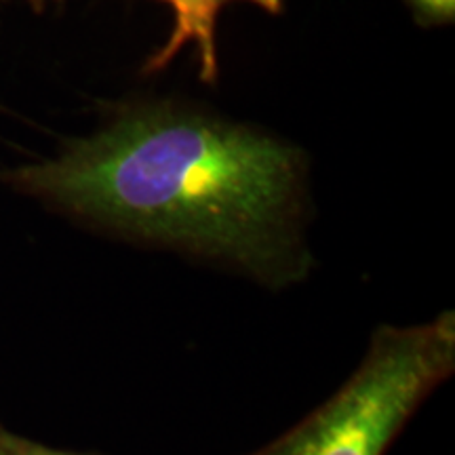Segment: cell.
I'll return each instance as SVG.
<instances>
[{"instance_id":"cell-4","label":"cell","mask_w":455,"mask_h":455,"mask_svg":"<svg viewBox=\"0 0 455 455\" xmlns=\"http://www.w3.org/2000/svg\"><path fill=\"white\" fill-rule=\"evenodd\" d=\"M405 3L422 26H445L453 21L455 0H405Z\"/></svg>"},{"instance_id":"cell-3","label":"cell","mask_w":455,"mask_h":455,"mask_svg":"<svg viewBox=\"0 0 455 455\" xmlns=\"http://www.w3.org/2000/svg\"><path fill=\"white\" fill-rule=\"evenodd\" d=\"M0 455H89V453H74L55 449L43 443H36L26 436L15 435L4 426H0Z\"/></svg>"},{"instance_id":"cell-1","label":"cell","mask_w":455,"mask_h":455,"mask_svg":"<svg viewBox=\"0 0 455 455\" xmlns=\"http://www.w3.org/2000/svg\"><path fill=\"white\" fill-rule=\"evenodd\" d=\"M0 181L124 241L238 272L268 289L310 276L308 164L276 135L175 101L124 108Z\"/></svg>"},{"instance_id":"cell-2","label":"cell","mask_w":455,"mask_h":455,"mask_svg":"<svg viewBox=\"0 0 455 455\" xmlns=\"http://www.w3.org/2000/svg\"><path fill=\"white\" fill-rule=\"evenodd\" d=\"M455 369V316L375 329L355 371L308 418L251 455H384Z\"/></svg>"},{"instance_id":"cell-5","label":"cell","mask_w":455,"mask_h":455,"mask_svg":"<svg viewBox=\"0 0 455 455\" xmlns=\"http://www.w3.org/2000/svg\"><path fill=\"white\" fill-rule=\"evenodd\" d=\"M30 3H38V0H30ZM171 11V15H186L201 7L204 0H161Z\"/></svg>"}]
</instances>
